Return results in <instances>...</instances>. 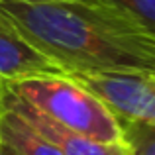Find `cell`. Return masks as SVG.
Masks as SVG:
<instances>
[{"label": "cell", "mask_w": 155, "mask_h": 155, "mask_svg": "<svg viewBox=\"0 0 155 155\" xmlns=\"http://www.w3.org/2000/svg\"><path fill=\"white\" fill-rule=\"evenodd\" d=\"M0 14L63 73L155 75V38L100 2L0 0Z\"/></svg>", "instance_id": "cell-1"}, {"label": "cell", "mask_w": 155, "mask_h": 155, "mask_svg": "<svg viewBox=\"0 0 155 155\" xmlns=\"http://www.w3.org/2000/svg\"><path fill=\"white\" fill-rule=\"evenodd\" d=\"M110 6L155 38V0H87Z\"/></svg>", "instance_id": "cell-8"}, {"label": "cell", "mask_w": 155, "mask_h": 155, "mask_svg": "<svg viewBox=\"0 0 155 155\" xmlns=\"http://www.w3.org/2000/svg\"><path fill=\"white\" fill-rule=\"evenodd\" d=\"M96 96L118 120L155 124V75L126 71L63 73Z\"/></svg>", "instance_id": "cell-3"}, {"label": "cell", "mask_w": 155, "mask_h": 155, "mask_svg": "<svg viewBox=\"0 0 155 155\" xmlns=\"http://www.w3.org/2000/svg\"><path fill=\"white\" fill-rule=\"evenodd\" d=\"M126 155H155V124L118 120Z\"/></svg>", "instance_id": "cell-7"}, {"label": "cell", "mask_w": 155, "mask_h": 155, "mask_svg": "<svg viewBox=\"0 0 155 155\" xmlns=\"http://www.w3.org/2000/svg\"><path fill=\"white\" fill-rule=\"evenodd\" d=\"M16 96L53 122L104 143H120L118 118L79 83L65 75H34L4 83Z\"/></svg>", "instance_id": "cell-2"}, {"label": "cell", "mask_w": 155, "mask_h": 155, "mask_svg": "<svg viewBox=\"0 0 155 155\" xmlns=\"http://www.w3.org/2000/svg\"><path fill=\"white\" fill-rule=\"evenodd\" d=\"M34 75H63V71L0 14V81L8 83Z\"/></svg>", "instance_id": "cell-5"}, {"label": "cell", "mask_w": 155, "mask_h": 155, "mask_svg": "<svg viewBox=\"0 0 155 155\" xmlns=\"http://www.w3.org/2000/svg\"><path fill=\"white\" fill-rule=\"evenodd\" d=\"M0 141L18 155H61L59 149L0 98Z\"/></svg>", "instance_id": "cell-6"}, {"label": "cell", "mask_w": 155, "mask_h": 155, "mask_svg": "<svg viewBox=\"0 0 155 155\" xmlns=\"http://www.w3.org/2000/svg\"><path fill=\"white\" fill-rule=\"evenodd\" d=\"M0 98L10 108H14L20 116L26 118L53 147L59 149L61 155H126L122 141L120 143H104V141H96L87 136H81V134L53 122L51 118H47L45 114H41L28 102H24L4 83H0Z\"/></svg>", "instance_id": "cell-4"}, {"label": "cell", "mask_w": 155, "mask_h": 155, "mask_svg": "<svg viewBox=\"0 0 155 155\" xmlns=\"http://www.w3.org/2000/svg\"><path fill=\"white\" fill-rule=\"evenodd\" d=\"M0 83H2V81H0Z\"/></svg>", "instance_id": "cell-10"}, {"label": "cell", "mask_w": 155, "mask_h": 155, "mask_svg": "<svg viewBox=\"0 0 155 155\" xmlns=\"http://www.w3.org/2000/svg\"><path fill=\"white\" fill-rule=\"evenodd\" d=\"M0 155H18V153H16L14 149H10L8 145H4L2 141H0Z\"/></svg>", "instance_id": "cell-9"}]
</instances>
